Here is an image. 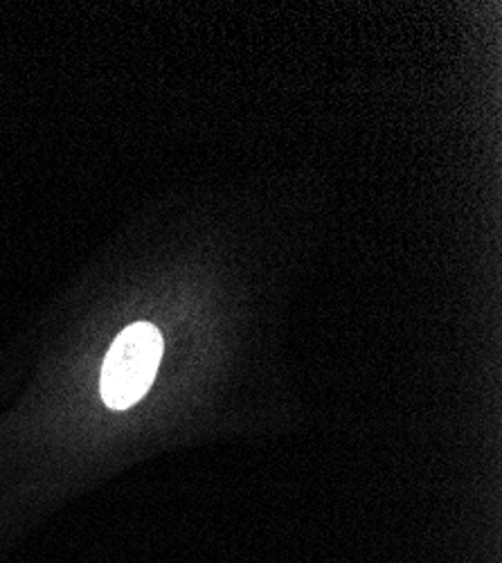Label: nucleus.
I'll list each match as a JSON object with an SVG mask.
<instances>
[{
    "label": "nucleus",
    "mask_w": 502,
    "mask_h": 563,
    "mask_svg": "<svg viewBox=\"0 0 502 563\" xmlns=\"http://www.w3.org/2000/svg\"><path fill=\"white\" fill-rule=\"evenodd\" d=\"M163 358V336L152 322H135L113 341L104 365L100 390L109 408L126 410L152 388Z\"/></svg>",
    "instance_id": "obj_1"
}]
</instances>
